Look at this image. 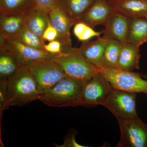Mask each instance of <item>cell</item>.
Wrapping results in <instances>:
<instances>
[{"label": "cell", "instance_id": "cell-27", "mask_svg": "<svg viewBox=\"0 0 147 147\" xmlns=\"http://www.w3.org/2000/svg\"><path fill=\"white\" fill-rule=\"evenodd\" d=\"M34 8L48 13L56 3V0H34Z\"/></svg>", "mask_w": 147, "mask_h": 147}, {"label": "cell", "instance_id": "cell-8", "mask_svg": "<svg viewBox=\"0 0 147 147\" xmlns=\"http://www.w3.org/2000/svg\"><path fill=\"white\" fill-rule=\"evenodd\" d=\"M113 89L110 82L99 71L84 84L82 96L83 106L103 105Z\"/></svg>", "mask_w": 147, "mask_h": 147}, {"label": "cell", "instance_id": "cell-15", "mask_svg": "<svg viewBox=\"0 0 147 147\" xmlns=\"http://www.w3.org/2000/svg\"><path fill=\"white\" fill-rule=\"evenodd\" d=\"M139 47L128 42L123 43L118 68L128 71L139 69L140 59Z\"/></svg>", "mask_w": 147, "mask_h": 147}, {"label": "cell", "instance_id": "cell-1", "mask_svg": "<svg viewBox=\"0 0 147 147\" xmlns=\"http://www.w3.org/2000/svg\"><path fill=\"white\" fill-rule=\"evenodd\" d=\"M7 84L9 107H21L38 100L43 93L27 65L21 66Z\"/></svg>", "mask_w": 147, "mask_h": 147}, {"label": "cell", "instance_id": "cell-3", "mask_svg": "<svg viewBox=\"0 0 147 147\" xmlns=\"http://www.w3.org/2000/svg\"><path fill=\"white\" fill-rule=\"evenodd\" d=\"M52 59L59 65L67 76L84 84L99 72V69L88 63L79 54L76 47H63L62 53L53 55Z\"/></svg>", "mask_w": 147, "mask_h": 147}, {"label": "cell", "instance_id": "cell-19", "mask_svg": "<svg viewBox=\"0 0 147 147\" xmlns=\"http://www.w3.org/2000/svg\"><path fill=\"white\" fill-rule=\"evenodd\" d=\"M147 42V18L140 17L131 19L127 42L140 47Z\"/></svg>", "mask_w": 147, "mask_h": 147}, {"label": "cell", "instance_id": "cell-12", "mask_svg": "<svg viewBox=\"0 0 147 147\" xmlns=\"http://www.w3.org/2000/svg\"><path fill=\"white\" fill-rule=\"evenodd\" d=\"M131 19L115 11L111 15L102 31L103 37L119 42H127Z\"/></svg>", "mask_w": 147, "mask_h": 147}, {"label": "cell", "instance_id": "cell-20", "mask_svg": "<svg viewBox=\"0 0 147 147\" xmlns=\"http://www.w3.org/2000/svg\"><path fill=\"white\" fill-rule=\"evenodd\" d=\"M48 21V13L34 8L27 13L25 25L35 34L43 40L42 35L47 26Z\"/></svg>", "mask_w": 147, "mask_h": 147}, {"label": "cell", "instance_id": "cell-17", "mask_svg": "<svg viewBox=\"0 0 147 147\" xmlns=\"http://www.w3.org/2000/svg\"><path fill=\"white\" fill-rule=\"evenodd\" d=\"M95 0H56L58 6L75 23L81 18Z\"/></svg>", "mask_w": 147, "mask_h": 147}, {"label": "cell", "instance_id": "cell-26", "mask_svg": "<svg viewBox=\"0 0 147 147\" xmlns=\"http://www.w3.org/2000/svg\"><path fill=\"white\" fill-rule=\"evenodd\" d=\"M44 50L53 55H59L62 53L63 47L60 41L57 40L50 42L44 45Z\"/></svg>", "mask_w": 147, "mask_h": 147}, {"label": "cell", "instance_id": "cell-16", "mask_svg": "<svg viewBox=\"0 0 147 147\" xmlns=\"http://www.w3.org/2000/svg\"><path fill=\"white\" fill-rule=\"evenodd\" d=\"M26 14H0V36L10 39L15 37L25 26Z\"/></svg>", "mask_w": 147, "mask_h": 147}, {"label": "cell", "instance_id": "cell-24", "mask_svg": "<svg viewBox=\"0 0 147 147\" xmlns=\"http://www.w3.org/2000/svg\"><path fill=\"white\" fill-rule=\"evenodd\" d=\"M73 33L79 41L84 42L89 41L95 37H100L102 31H96L84 22H79L74 25Z\"/></svg>", "mask_w": 147, "mask_h": 147}, {"label": "cell", "instance_id": "cell-2", "mask_svg": "<svg viewBox=\"0 0 147 147\" xmlns=\"http://www.w3.org/2000/svg\"><path fill=\"white\" fill-rule=\"evenodd\" d=\"M84 83L68 76L43 92L40 101L53 107L83 106L82 100Z\"/></svg>", "mask_w": 147, "mask_h": 147}, {"label": "cell", "instance_id": "cell-30", "mask_svg": "<svg viewBox=\"0 0 147 147\" xmlns=\"http://www.w3.org/2000/svg\"><path fill=\"white\" fill-rule=\"evenodd\" d=\"M142 77L144 79H146V80H147V74H144V75H143L142 76Z\"/></svg>", "mask_w": 147, "mask_h": 147}, {"label": "cell", "instance_id": "cell-13", "mask_svg": "<svg viewBox=\"0 0 147 147\" xmlns=\"http://www.w3.org/2000/svg\"><path fill=\"white\" fill-rule=\"evenodd\" d=\"M107 41V38L100 37L94 41L83 42L76 50L88 63L99 69Z\"/></svg>", "mask_w": 147, "mask_h": 147}, {"label": "cell", "instance_id": "cell-9", "mask_svg": "<svg viewBox=\"0 0 147 147\" xmlns=\"http://www.w3.org/2000/svg\"><path fill=\"white\" fill-rule=\"evenodd\" d=\"M0 45L11 51L22 65L33 62L52 58L53 56L44 50H38L24 45L17 40L0 36Z\"/></svg>", "mask_w": 147, "mask_h": 147}, {"label": "cell", "instance_id": "cell-23", "mask_svg": "<svg viewBox=\"0 0 147 147\" xmlns=\"http://www.w3.org/2000/svg\"><path fill=\"white\" fill-rule=\"evenodd\" d=\"M11 39L17 40L29 47L44 50L45 44L44 40L35 34L26 25L15 37Z\"/></svg>", "mask_w": 147, "mask_h": 147}, {"label": "cell", "instance_id": "cell-4", "mask_svg": "<svg viewBox=\"0 0 147 147\" xmlns=\"http://www.w3.org/2000/svg\"><path fill=\"white\" fill-rule=\"evenodd\" d=\"M99 70L115 89L147 94V80L143 74L119 68L101 67Z\"/></svg>", "mask_w": 147, "mask_h": 147}, {"label": "cell", "instance_id": "cell-25", "mask_svg": "<svg viewBox=\"0 0 147 147\" xmlns=\"http://www.w3.org/2000/svg\"><path fill=\"white\" fill-rule=\"evenodd\" d=\"M7 80L0 79V122L4 111L9 108L8 95L7 92Z\"/></svg>", "mask_w": 147, "mask_h": 147}, {"label": "cell", "instance_id": "cell-21", "mask_svg": "<svg viewBox=\"0 0 147 147\" xmlns=\"http://www.w3.org/2000/svg\"><path fill=\"white\" fill-rule=\"evenodd\" d=\"M34 8V0H0V13L3 15L27 14Z\"/></svg>", "mask_w": 147, "mask_h": 147}, {"label": "cell", "instance_id": "cell-22", "mask_svg": "<svg viewBox=\"0 0 147 147\" xmlns=\"http://www.w3.org/2000/svg\"><path fill=\"white\" fill-rule=\"evenodd\" d=\"M122 45L115 40L107 39L100 68H118Z\"/></svg>", "mask_w": 147, "mask_h": 147}, {"label": "cell", "instance_id": "cell-14", "mask_svg": "<svg viewBox=\"0 0 147 147\" xmlns=\"http://www.w3.org/2000/svg\"><path fill=\"white\" fill-rule=\"evenodd\" d=\"M115 11L130 19L147 15V0H109Z\"/></svg>", "mask_w": 147, "mask_h": 147}, {"label": "cell", "instance_id": "cell-11", "mask_svg": "<svg viewBox=\"0 0 147 147\" xmlns=\"http://www.w3.org/2000/svg\"><path fill=\"white\" fill-rule=\"evenodd\" d=\"M115 11L109 0H95L82 16L80 22L93 28L98 25L105 26Z\"/></svg>", "mask_w": 147, "mask_h": 147}, {"label": "cell", "instance_id": "cell-31", "mask_svg": "<svg viewBox=\"0 0 147 147\" xmlns=\"http://www.w3.org/2000/svg\"><path fill=\"white\" fill-rule=\"evenodd\" d=\"M146 17V18H147V16H146V17Z\"/></svg>", "mask_w": 147, "mask_h": 147}, {"label": "cell", "instance_id": "cell-28", "mask_svg": "<svg viewBox=\"0 0 147 147\" xmlns=\"http://www.w3.org/2000/svg\"><path fill=\"white\" fill-rule=\"evenodd\" d=\"M42 38L43 40H47L49 42L58 39L57 32L50 23L49 19L47 26L42 35Z\"/></svg>", "mask_w": 147, "mask_h": 147}, {"label": "cell", "instance_id": "cell-6", "mask_svg": "<svg viewBox=\"0 0 147 147\" xmlns=\"http://www.w3.org/2000/svg\"><path fill=\"white\" fill-rule=\"evenodd\" d=\"M136 94L113 89L102 106L113 113L117 120L139 117L136 110Z\"/></svg>", "mask_w": 147, "mask_h": 147}, {"label": "cell", "instance_id": "cell-5", "mask_svg": "<svg viewBox=\"0 0 147 147\" xmlns=\"http://www.w3.org/2000/svg\"><path fill=\"white\" fill-rule=\"evenodd\" d=\"M27 66L43 92L67 76L52 58L33 62Z\"/></svg>", "mask_w": 147, "mask_h": 147}, {"label": "cell", "instance_id": "cell-29", "mask_svg": "<svg viewBox=\"0 0 147 147\" xmlns=\"http://www.w3.org/2000/svg\"><path fill=\"white\" fill-rule=\"evenodd\" d=\"M57 147H86V146L79 144L75 141V134L71 133L65 138L63 144L61 146L54 144Z\"/></svg>", "mask_w": 147, "mask_h": 147}, {"label": "cell", "instance_id": "cell-7", "mask_svg": "<svg viewBox=\"0 0 147 147\" xmlns=\"http://www.w3.org/2000/svg\"><path fill=\"white\" fill-rule=\"evenodd\" d=\"M120 130L118 147H147V125L139 117L117 120Z\"/></svg>", "mask_w": 147, "mask_h": 147}, {"label": "cell", "instance_id": "cell-18", "mask_svg": "<svg viewBox=\"0 0 147 147\" xmlns=\"http://www.w3.org/2000/svg\"><path fill=\"white\" fill-rule=\"evenodd\" d=\"M22 66L13 53L0 45V79L7 80Z\"/></svg>", "mask_w": 147, "mask_h": 147}, {"label": "cell", "instance_id": "cell-10", "mask_svg": "<svg viewBox=\"0 0 147 147\" xmlns=\"http://www.w3.org/2000/svg\"><path fill=\"white\" fill-rule=\"evenodd\" d=\"M49 21L57 32V40L60 41L63 47L72 46L70 30L76 23L64 12L57 4L48 13Z\"/></svg>", "mask_w": 147, "mask_h": 147}]
</instances>
